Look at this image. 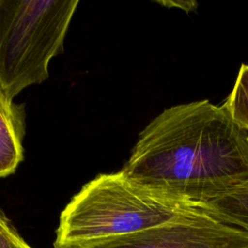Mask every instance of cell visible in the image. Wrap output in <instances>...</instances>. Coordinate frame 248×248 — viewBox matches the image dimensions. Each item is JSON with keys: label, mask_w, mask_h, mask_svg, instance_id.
I'll list each match as a JSON object with an SVG mask.
<instances>
[{"label": "cell", "mask_w": 248, "mask_h": 248, "mask_svg": "<svg viewBox=\"0 0 248 248\" xmlns=\"http://www.w3.org/2000/svg\"><path fill=\"white\" fill-rule=\"evenodd\" d=\"M120 172L177 201H212L248 182V129L208 100L166 108L141 131Z\"/></svg>", "instance_id": "6da1fadb"}, {"label": "cell", "mask_w": 248, "mask_h": 248, "mask_svg": "<svg viewBox=\"0 0 248 248\" xmlns=\"http://www.w3.org/2000/svg\"><path fill=\"white\" fill-rule=\"evenodd\" d=\"M197 205L142 188L120 170L86 183L61 212L55 248H88L182 219Z\"/></svg>", "instance_id": "7a4b0ae2"}, {"label": "cell", "mask_w": 248, "mask_h": 248, "mask_svg": "<svg viewBox=\"0 0 248 248\" xmlns=\"http://www.w3.org/2000/svg\"><path fill=\"white\" fill-rule=\"evenodd\" d=\"M78 0H0V90L11 100L48 78Z\"/></svg>", "instance_id": "3957f363"}, {"label": "cell", "mask_w": 248, "mask_h": 248, "mask_svg": "<svg viewBox=\"0 0 248 248\" xmlns=\"http://www.w3.org/2000/svg\"><path fill=\"white\" fill-rule=\"evenodd\" d=\"M88 248H248V232L221 222L197 205L188 216Z\"/></svg>", "instance_id": "277c9868"}, {"label": "cell", "mask_w": 248, "mask_h": 248, "mask_svg": "<svg viewBox=\"0 0 248 248\" xmlns=\"http://www.w3.org/2000/svg\"><path fill=\"white\" fill-rule=\"evenodd\" d=\"M25 126L23 105L0 90V178L14 173L23 159Z\"/></svg>", "instance_id": "5b68a950"}, {"label": "cell", "mask_w": 248, "mask_h": 248, "mask_svg": "<svg viewBox=\"0 0 248 248\" xmlns=\"http://www.w3.org/2000/svg\"><path fill=\"white\" fill-rule=\"evenodd\" d=\"M198 206L215 219L248 232V182L227 195Z\"/></svg>", "instance_id": "8992f818"}, {"label": "cell", "mask_w": 248, "mask_h": 248, "mask_svg": "<svg viewBox=\"0 0 248 248\" xmlns=\"http://www.w3.org/2000/svg\"><path fill=\"white\" fill-rule=\"evenodd\" d=\"M223 106L237 123L248 129V65H241L234 86Z\"/></svg>", "instance_id": "52a82bcc"}, {"label": "cell", "mask_w": 248, "mask_h": 248, "mask_svg": "<svg viewBox=\"0 0 248 248\" xmlns=\"http://www.w3.org/2000/svg\"><path fill=\"white\" fill-rule=\"evenodd\" d=\"M0 248H31L2 212H0Z\"/></svg>", "instance_id": "ba28073f"}, {"label": "cell", "mask_w": 248, "mask_h": 248, "mask_svg": "<svg viewBox=\"0 0 248 248\" xmlns=\"http://www.w3.org/2000/svg\"><path fill=\"white\" fill-rule=\"evenodd\" d=\"M160 4H162V5H166V6H173V5H177L178 6V8H181V9H183V10H185V11H189V10H194L195 9V7L197 6V3L196 2H178V3H176V2H174V3H169V2H160Z\"/></svg>", "instance_id": "9c48e42d"}]
</instances>
